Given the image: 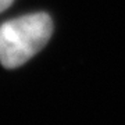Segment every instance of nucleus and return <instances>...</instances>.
<instances>
[{"label":"nucleus","mask_w":125,"mask_h":125,"mask_svg":"<svg viewBox=\"0 0 125 125\" xmlns=\"http://www.w3.org/2000/svg\"><path fill=\"white\" fill-rule=\"evenodd\" d=\"M14 0H0V13L4 11L6 9H9L10 6L13 4Z\"/></svg>","instance_id":"obj_2"},{"label":"nucleus","mask_w":125,"mask_h":125,"mask_svg":"<svg viewBox=\"0 0 125 125\" xmlns=\"http://www.w3.org/2000/svg\"><path fill=\"white\" fill-rule=\"evenodd\" d=\"M53 33V22L46 13L28 14L0 27V62L17 68L43 49Z\"/></svg>","instance_id":"obj_1"}]
</instances>
